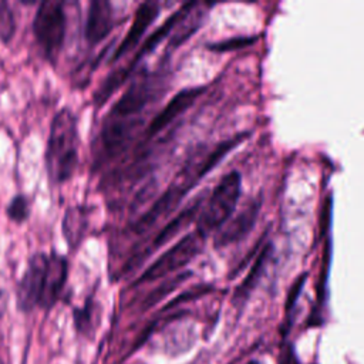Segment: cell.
I'll return each instance as SVG.
<instances>
[{"label": "cell", "instance_id": "6da1fadb", "mask_svg": "<svg viewBox=\"0 0 364 364\" xmlns=\"http://www.w3.org/2000/svg\"><path fill=\"white\" fill-rule=\"evenodd\" d=\"M78 144L77 119L64 108L53 118L46 149V169L53 183H63L74 175L78 166Z\"/></svg>", "mask_w": 364, "mask_h": 364}, {"label": "cell", "instance_id": "7a4b0ae2", "mask_svg": "<svg viewBox=\"0 0 364 364\" xmlns=\"http://www.w3.org/2000/svg\"><path fill=\"white\" fill-rule=\"evenodd\" d=\"M242 176L237 171L226 173L213 188L208 202L198 215L196 230L205 237L208 233L220 229L235 213L240 198Z\"/></svg>", "mask_w": 364, "mask_h": 364}, {"label": "cell", "instance_id": "3957f363", "mask_svg": "<svg viewBox=\"0 0 364 364\" xmlns=\"http://www.w3.org/2000/svg\"><path fill=\"white\" fill-rule=\"evenodd\" d=\"M33 30L44 55L54 63L65 41L67 14L64 3L58 0L40 3L33 20Z\"/></svg>", "mask_w": 364, "mask_h": 364}, {"label": "cell", "instance_id": "277c9868", "mask_svg": "<svg viewBox=\"0 0 364 364\" xmlns=\"http://www.w3.org/2000/svg\"><path fill=\"white\" fill-rule=\"evenodd\" d=\"M203 236L198 232L183 235L175 245L165 250L152 264H149L136 283H146L164 276H169L185 267L202 249Z\"/></svg>", "mask_w": 364, "mask_h": 364}, {"label": "cell", "instance_id": "5b68a950", "mask_svg": "<svg viewBox=\"0 0 364 364\" xmlns=\"http://www.w3.org/2000/svg\"><path fill=\"white\" fill-rule=\"evenodd\" d=\"M47 257L48 255L41 252L30 257L27 269L17 286V306L20 310L28 311L40 304Z\"/></svg>", "mask_w": 364, "mask_h": 364}, {"label": "cell", "instance_id": "8992f818", "mask_svg": "<svg viewBox=\"0 0 364 364\" xmlns=\"http://www.w3.org/2000/svg\"><path fill=\"white\" fill-rule=\"evenodd\" d=\"M195 183L185 178L179 183L171 185L152 205L151 208L142 213L138 220L132 225V230L135 233H144L146 232L152 225H155L161 218L166 216L169 212H172L178 203L185 198V195L189 192V189Z\"/></svg>", "mask_w": 364, "mask_h": 364}, {"label": "cell", "instance_id": "52a82bcc", "mask_svg": "<svg viewBox=\"0 0 364 364\" xmlns=\"http://www.w3.org/2000/svg\"><path fill=\"white\" fill-rule=\"evenodd\" d=\"M260 210V200L253 199L246 206H243L236 215H233L216 233L215 245L218 247H223L232 243L240 242L246 237L253 229L257 215Z\"/></svg>", "mask_w": 364, "mask_h": 364}, {"label": "cell", "instance_id": "ba28073f", "mask_svg": "<svg viewBox=\"0 0 364 364\" xmlns=\"http://www.w3.org/2000/svg\"><path fill=\"white\" fill-rule=\"evenodd\" d=\"M152 84L149 80H139L132 82L128 90L121 95L109 111L107 119L115 121H134L132 117L138 115L152 97Z\"/></svg>", "mask_w": 364, "mask_h": 364}, {"label": "cell", "instance_id": "9c48e42d", "mask_svg": "<svg viewBox=\"0 0 364 364\" xmlns=\"http://www.w3.org/2000/svg\"><path fill=\"white\" fill-rule=\"evenodd\" d=\"M202 92H203L202 87H191V88L181 90L168 101V104L151 121V124L148 125L146 134L149 136H154L155 134L165 129L176 117H179L185 109H188Z\"/></svg>", "mask_w": 364, "mask_h": 364}, {"label": "cell", "instance_id": "30bf717a", "mask_svg": "<svg viewBox=\"0 0 364 364\" xmlns=\"http://www.w3.org/2000/svg\"><path fill=\"white\" fill-rule=\"evenodd\" d=\"M158 13H159V4L155 1H145L138 7V10L135 11V16H134V21H132L127 36L119 43V46L117 47V50L114 51V54L111 57V63L119 60L124 54L131 51L139 43V40L142 38V36L145 34L148 27L156 18Z\"/></svg>", "mask_w": 364, "mask_h": 364}, {"label": "cell", "instance_id": "8fae6325", "mask_svg": "<svg viewBox=\"0 0 364 364\" xmlns=\"http://www.w3.org/2000/svg\"><path fill=\"white\" fill-rule=\"evenodd\" d=\"M68 274V262L64 256L57 253H50L47 257V267L44 273V283H43V293L40 299V304L44 309L51 307L55 300L58 299V294L61 289L64 287V283L67 280Z\"/></svg>", "mask_w": 364, "mask_h": 364}, {"label": "cell", "instance_id": "7c38bea8", "mask_svg": "<svg viewBox=\"0 0 364 364\" xmlns=\"http://www.w3.org/2000/svg\"><path fill=\"white\" fill-rule=\"evenodd\" d=\"M114 27V11L109 1L94 0L90 3L84 36L88 44L95 46L102 41Z\"/></svg>", "mask_w": 364, "mask_h": 364}, {"label": "cell", "instance_id": "4fadbf2b", "mask_svg": "<svg viewBox=\"0 0 364 364\" xmlns=\"http://www.w3.org/2000/svg\"><path fill=\"white\" fill-rule=\"evenodd\" d=\"M196 6V3H185L182 7H179L175 13H172L142 44V47L139 48V51L135 54V57L132 58V61L127 65V67H122L119 71V74L122 75V78H128V75L134 71L135 65L146 55L149 54L156 46H159V43L178 26V23Z\"/></svg>", "mask_w": 364, "mask_h": 364}, {"label": "cell", "instance_id": "5bb4252c", "mask_svg": "<svg viewBox=\"0 0 364 364\" xmlns=\"http://www.w3.org/2000/svg\"><path fill=\"white\" fill-rule=\"evenodd\" d=\"M202 208V198L200 199H195L192 203H189L188 206H185L176 216H173L154 237L152 245L149 249H146V253L154 252L155 249L164 246L165 243H168L171 239H173L178 233H181L185 228H188L189 223H192Z\"/></svg>", "mask_w": 364, "mask_h": 364}, {"label": "cell", "instance_id": "9a60e30c", "mask_svg": "<svg viewBox=\"0 0 364 364\" xmlns=\"http://www.w3.org/2000/svg\"><path fill=\"white\" fill-rule=\"evenodd\" d=\"M88 226V208L71 206L65 210L63 220V233L67 243L75 247L81 240Z\"/></svg>", "mask_w": 364, "mask_h": 364}, {"label": "cell", "instance_id": "2e32d148", "mask_svg": "<svg viewBox=\"0 0 364 364\" xmlns=\"http://www.w3.org/2000/svg\"><path fill=\"white\" fill-rule=\"evenodd\" d=\"M243 139V136H233L228 141H223L220 142L219 145H216L210 154L208 156H205V159L202 161V164L195 169V173H193V179L195 182L199 181L200 178H203L205 175H208L236 145L240 144V141Z\"/></svg>", "mask_w": 364, "mask_h": 364}, {"label": "cell", "instance_id": "e0dca14e", "mask_svg": "<svg viewBox=\"0 0 364 364\" xmlns=\"http://www.w3.org/2000/svg\"><path fill=\"white\" fill-rule=\"evenodd\" d=\"M270 250H272V246L270 245H266L260 249L259 255L256 256L253 264H252V269L249 270L247 276L245 277V280L242 282V284L239 286L237 291H236V299H240V300H245V297H247V294L252 291V289L255 287V284L257 283L259 277L262 276V272H263V267L266 264V259L269 257L270 255Z\"/></svg>", "mask_w": 364, "mask_h": 364}, {"label": "cell", "instance_id": "ac0fdd59", "mask_svg": "<svg viewBox=\"0 0 364 364\" xmlns=\"http://www.w3.org/2000/svg\"><path fill=\"white\" fill-rule=\"evenodd\" d=\"M191 276V272H182V273H176L173 276H171L166 282H164L159 287H156L154 291H151V294L146 297L145 300V306H152L155 304L158 300H161L164 296H166L168 293H171L172 290H175L181 283H183L188 277Z\"/></svg>", "mask_w": 364, "mask_h": 364}, {"label": "cell", "instance_id": "d6986e66", "mask_svg": "<svg viewBox=\"0 0 364 364\" xmlns=\"http://www.w3.org/2000/svg\"><path fill=\"white\" fill-rule=\"evenodd\" d=\"M179 28L175 31V34L171 38L169 46L171 47H179L189 36H192V33L196 30L198 27V13L196 11H189L179 23H178Z\"/></svg>", "mask_w": 364, "mask_h": 364}, {"label": "cell", "instance_id": "ffe728a7", "mask_svg": "<svg viewBox=\"0 0 364 364\" xmlns=\"http://www.w3.org/2000/svg\"><path fill=\"white\" fill-rule=\"evenodd\" d=\"M16 31L14 13L7 1L0 0V40L9 43Z\"/></svg>", "mask_w": 364, "mask_h": 364}, {"label": "cell", "instance_id": "44dd1931", "mask_svg": "<svg viewBox=\"0 0 364 364\" xmlns=\"http://www.w3.org/2000/svg\"><path fill=\"white\" fill-rule=\"evenodd\" d=\"M7 215L11 220H14L17 223L24 222L30 215V205H28L27 198L23 195H16L9 203Z\"/></svg>", "mask_w": 364, "mask_h": 364}, {"label": "cell", "instance_id": "7402d4cb", "mask_svg": "<svg viewBox=\"0 0 364 364\" xmlns=\"http://www.w3.org/2000/svg\"><path fill=\"white\" fill-rule=\"evenodd\" d=\"M253 38H232L228 41H219L215 44H209V48L212 50H230V48H236V47H242L247 43H252Z\"/></svg>", "mask_w": 364, "mask_h": 364}, {"label": "cell", "instance_id": "603a6c76", "mask_svg": "<svg viewBox=\"0 0 364 364\" xmlns=\"http://www.w3.org/2000/svg\"><path fill=\"white\" fill-rule=\"evenodd\" d=\"M4 304H6V297H4V293L0 290V316L4 310Z\"/></svg>", "mask_w": 364, "mask_h": 364}, {"label": "cell", "instance_id": "cb8c5ba5", "mask_svg": "<svg viewBox=\"0 0 364 364\" xmlns=\"http://www.w3.org/2000/svg\"><path fill=\"white\" fill-rule=\"evenodd\" d=\"M246 364H262V363H259V361H249V363H246Z\"/></svg>", "mask_w": 364, "mask_h": 364}]
</instances>
